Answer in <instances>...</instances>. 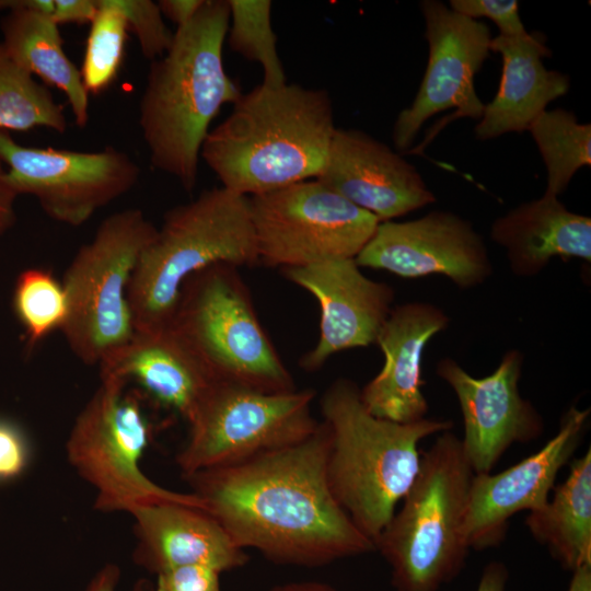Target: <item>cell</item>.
<instances>
[{
    "label": "cell",
    "instance_id": "1",
    "mask_svg": "<svg viewBox=\"0 0 591 591\" xmlns=\"http://www.w3.org/2000/svg\"><path fill=\"white\" fill-rule=\"evenodd\" d=\"M329 444L322 421L298 443L183 477L239 547L280 565L320 567L375 551L329 490Z\"/></svg>",
    "mask_w": 591,
    "mask_h": 591
},
{
    "label": "cell",
    "instance_id": "2",
    "mask_svg": "<svg viewBox=\"0 0 591 591\" xmlns=\"http://www.w3.org/2000/svg\"><path fill=\"white\" fill-rule=\"evenodd\" d=\"M232 105L200 150L223 187L253 197L320 175L337 128L326 90L259 83Z\"/></svg>",
    "mask_w": 591,
    "mask_h": 591
},
{
    "label": "cell",
    "instance_id": "3",
    "mask_svg": "<svg viewBox=\"0 0 591 591\" xmlns=\"http://www.w3.org/2000/svg\"><path fill=\"white\" fill-rule=\"evenodd\" d=\"M228 0H206L195 18L174 32L169 50L152 61L139 105V126L151 165L192 192L211 121L242 94L227 73L223 45Z\"/></svg>",
    "mask_w": 591,
    "mask_h": 591
},
{
    "label": "cell",
    "instance_id": "4",
    "mask_svg": "<svg viewBox=\"0 0 591 591\" xmlns=\"http://www.w3.org/2000/svg\"><path fill=\"white\" fill-rule=\"evenodd\" d=\"M320 408L331 433L329 490L375 545L418 473L420 442L449 431L452 421L424 418L401 424L375 417L348 379H338L325 390Z\"/></svg>",
    "mask_w": 591,
    "mask_h": 591
},
{
    "label": "cell",
    "instance_id": "5",
    "mask_svg": "<svg viewBox=\"0 0 591 591\" xmlns=\"http://www.w3.org/2000/svg\"><path fill=\"white\" fill-rule=\"evenodd\" d=\"M215 264L258 265L250 197L223 186L164 215L129 283L135 332L169 326L184 282Z\"/></svg>",
    "mask_w": 591,
    "mask_h": 591
},
{
    "label": "cell",
    "instance_id": "6",
    "mask_svg": "<svg viewBox=\"0 0 591 591\" xmlns=\"http://www.w3.org/2000/svg\"><path fill=\"white\" fill-rule=\"evenodd\" d=\"M474 474L450 430L421 450L418 473L375 542L396 591H438L464 567L462 525Z\"/></svg>",
    "mask_w": 591,
    "mask_h": 591
},
{
    "label": "cell",
    "instance_id": "7",
    "mask_svg": "<svg viewBox=\"0 0 591 591\" xmlns=\"http://www.w3.org/2000/svg\"><path fill=\"white\" fill-rule=\"evenodd\" d=\"M171 325L217 381L268 393L296 390L237 267L211 265L182 286Z\"/></svg>",
    "mask_w": 591,
    "mask_h": 591
},
{
    "label": "cell",
    "instance_id": "8",
    "mask_svg": "<svg viewBox=\"0 0 591 591\" xmlns=\"http://www.w3.org/2000/svg\"><path fill=\"white\" fill-rule=\"evenodd\" d=\"M155 233L157 227L140 209L114 212L69 264L61 281L68 315L60 331L85 364L99 366L132 337L128 288Z\"/></svg>",
    "mask_w": 591,
    "mask_h": 591
},
{
    "label": "cell",
    "instance_id": "9",
    "mask_svg": "<svg viewBox=\"0 0 591 591\" xmlns=\"http://www.w3.org/2000/svg\"><path fill=\"white\" fill-rule=\"evenodd\" d=\"M127 382L103 378L78 414L66 441L69 464L96 491L94 508L131 513L139 507L179 502L201 508L193 493L159 486L139 466L151 438L140 401L126 391Z\"/></svg>",
    "mask_w": 591,
    "mask_h": 591
},
{
    "label": "cell",
    "instance_id": "10",
    "mask_svg": "<svg viewBox=\"0 0 591 591\" xmlns=\"http://www.w3.org/2000/svg\"><path fill=\"white\" fill-rule=\"evenodd\" d=\"M312 389L268 393L216 381L189 419L188 438L176 455L183 476L230 466L298 443L318 427L311 414Z\"/></svg>",
    "mask_w": 591,
    "mask_h": 591
},
{
    "label": "cell",
    "instance_id": "11",
    "mask_svg": "<svg viewBox=\"0 0 591 591\" xmlns=\"http://www.w3.org/2000/svg\"><path fill=\"white\" fill-rule=\"evenodd\" d=\"M258 265L355 258L380 221L316 178L250 197Z\"/></svg>",
    "mask_w": 591,
    "mask_h": 591
},
{
    "label": "cell",
    "instance_id": "12",
    "mask_svg": "<svg viewBox=\"0 0 591 591\" xmlns=\"http://www.w3.org/2000/svg\"><path fill=\"white\" fill-rule=\"evenodd\" d=\"M0 161L18 195H32L48 217L72 227L129 192L140 175L138 164L114 147L96 152L25 147L5 130H0Z\"/></svg>",
    "mask_w": 591,
    "mask_h": 591
},
{
    "label": "cell",
    "instance_id": "13",
    "mask_svg": "<svg viewBox=\"0 0 591 591\" xmlns=\"http://www.w3.org/2000/svg\"><path fill=\"white\" fill-rule=\"evenodd\" d=\"M419 4L426 24L428 63L413 103L399 112L393 125L392 140L399 151L410 148L422 125L440 112L456 109L444 126L457 118L479 120L485 109L474 78L490 51L488 25L438 0Z\"/></svg>",
    "mask_w": 591,
    "mask_h": 591
},
{
    "label": "cell",
    "instance_id": "14",
    "mask_svg": "<svg viewBox=\"0 0 591 591\" xmlns=\"http://www.w3.org/2000/svg\"><path fill=\"white\" fill-rule=\"evenodd\" d=\"M355 262L360 268L387 270L402 278L439 274L460 288L480 285L493 274L480 234L470 221L449 211L380 222Z\"/></svg>",
    "mask_w": 591,
    "mask_h": 591
},
{
    "label": "cell",
    "instance_id": "15",
    "mask_svg": "<svg viewBox=\"0 0 591 591\" xmlns=\"http://www.w3.org/2000/svg\"><path fill=\"white\" fill-rule=\"evenodd\" d=\"M589 416L590 408L571 406L557 433L537 452L497 474H474L462 525L470 549L498 546L515 513L547 502L560 470L580 444Z\"/></svg>",
    "mask_w": 591,
    "mask_h": 591
},
{
    "label": "cell",
    "instance_id": "16",
    "mask_svg": "<svg viewBox=\"0 0 591 591\" xmlns=\"http://www.w3.org/2000/svg\"><path fill=\"white\" fill-rule=\"evenodd\" d=\"M522 363L517 349L506 352L484 378L472 376L452 358L437 363V374L459 399L464 424L461 441L475 474L490 473L513 443L532 441L544 431L542 416L519 392Z\"/></svg>",
    "mask_w": 591,
    "mask_h": 591
},
{
    "label": "cell",
    "instance_id": "17",
    "mask_svg": "<svg viewBox=\"0 0 591 591\" xmlns=\"http://www.w3.org/2000/svg\"><path fill=\"white\" fill-rule=\"evenodd\" d=\"M281 273L310 292L321 309L318 340L301 357L302 369L318 370L336 352L375 344L392 311L394 290L368 278L355 258L282 268Z\"/></svg>",
    "mask_w": 591,
    "mask_h": 591
},
{
    "label": "cell",
    "instance_id": "18",
    "mask_svg": "<svg viewBox=\"0 0 591 591\" xmlns=\"http://www.w3.org/2000/svg\"><path fill=\"white\" fill-rule=\"evenodd\" d=\"M317 181L380 222L436 201L418 170L371 135L336 128Z\"/></svg>",
    "mask_w": 591,
    "mask_h": 591
},
{
    "label": "cell",
    "instance_id": "19",
    "mask_svg": "<svg viewBox=\"0 0 591 591\" xmlns=\"http://www.w3.org/2000/svg\"><path fill=\"white\" fill-rule=\"evenodd\" d=\"M448 324V315L427 302H408L391 311L375 341L384 356L383 367L360 389L369 413L401 424L426 418L422 354L427 343Z\"/></svg>",
    "mask_w": 591,
    "mask_h": 591
},
{
    "label": "cell",
    "instance_id": "20",
    "mask_svg": "<svg viewBox=\"0 0 591 591\" xmlns=\"http://www.w3.org/2000/svg\"><path fill=\"white\" fill-rule=\"evenodd\" d=\"M135 520L134 561L152 573L183 566H207L220 573L250 557L206 510L179 502L139 507Z\"/></svg>",
    "mask_w": 591,
    "mask_h": 591
},
{
    "label": "cell",
    "instance_id": "21",
    "mask_svg": "<svg viewBox=\"0 0 591 591\" xmlns=\"http://www.w3.org/2000/svg\"><path fill=\"white\" fill-rule=\"evenodd\" d=\"M100 379L137 382L186 421L217 381L184 337L169 326L135 332L99 363Z\"/></svg>",
    "mask_w": 591,
    "mask_h": 591
},
{
    "label": "cell",
    "instance_id": "22",
    "mask_svg": "<svg viewBox=\"0 0 591 591\" xmlns=\"http://www.w3.org/2000/svg\"><path fill=\"white\" fill-rule=\"evenodd\" d=\"M490 50L502 57V74L494 100L485 104L474 132L489 140L507 132L528 130L548 103L570 88L567 74L545 68L543 58L552 56L541 32L491 38Z\"/></svg>",
    "mask_w": 591,
    "mask_h": 591
},
{
    "label": "cell",
    "instance_id": "23",
    "mask_svg": "<svg viewBox=\"0 0 591 591\" xmlns=\"http://www.w3.org/2000/svg\"><path fill=\"white\" fill-rule=\"evenodd\" d=\"M490 236L522 277L536 275L556 256L591 260L590 217L569 211L554 196L543 195L497 218Z\"/></svg>",
    "mask_w": 591,
    "mask_h": 591
},
{
    "label": "cell",
    "instance_id": "24",
    "mask_svg": "<svg viewBox=\"0 0 591 591\" xmlns=\"http://www.w3.org/2000/svg\"><path fill=\"white\" fill-rule=\"evenodd\" d=\"M10 12L2 19V46L10 57L32 76L58 88L67 97L78 127L89 120V93L80 69L62 48L58 25L51 16L7 0Z\"/></svg>",
    "mask_w": 591,
    "mask_h": 591
},
{
    "label": "cell",
    "instance_id": "25",
    "mask_svg": "<svg viewBox=\"0 0 591 591\" xmlns=\"http://www.w3.org/2000/svg\"><path fill=\"white\" fill-rule=\"evenodd\" d=\"M525 525L564 569L591 566V448L570 465L553 496L529 512Z\"/></svg>",
    "mask_w": 591,
    "mask_h": 591
},
{
    "label": "cell",
    "instance_id": "26",
    "mask_svg": "<svg viewBox=\"0 0 591 591\" xmlns=\"http://www.w3.org/2000/svg\"><path fill=\"white\" fill-rule=\"evenodd\" d=\"M547 170L544 195L557 197L582 166L591 165V125L564 108L542 112L528 129Z\"/></svg>",
    "mask_w": 591,
    "mask_h": 591
},
{
    "label": "cell",
    "instance_id": "27",
    "mask_svg": "<svg viewBox=\"0 0 591 591\" xmlns=\"http://www.w3.org/2000/svg\"><path fill=\"white\" fill-rule=\"evenodd\" d=\"M36 127L63 134L68 125L62 106L0 44V130Z\"/></svg>",
    "mask_w": 591,
    "mask_h": 591
},
{
    "label": "cell",
    "instance_id": "28",
    "mask_svg": "<svg viewBox=\"0 0 591 591\" xmlns=\"http://www.w3.org/2000/svg\"><path fill=\"white\" fill-rule=\"evenodd\" d=\"M230 21L225 39L232 51L263 68L262 83L287 82L271 23V1L228 0Z\"/></svg>",
    "mask_w": 591,
    "mask_h": 591
},
{
    "label": "cell",
    "instance_id": "29",
    "mask_svg": "<svg viewBox=\"0 0 591 591\" xmlns=\"http://www.w3.org/2000/svg\"><path fill=\"white\" fill-rule=\"evenodd\" d=\"M13 309L24 328L28 346L61 329L68 315L62 283L43 268L23 270L15 282Z\"/></svg>",
    "mask_w": 591,
    "mask_h": 591
},
{
    "label": "cell",
    "instance_id": "30",
    "mask_svg": "<svg viewBox=\"0 0 591 591\" xmlns=\"http://www.w3.org/2000/svg\"><path fill=\"white\" fill-rule=\"evenodd\" d=\"M95 1L97 12L91 22L80 73L88 93L100 94L119 73L129 28L117 10L104 0Z\"/></svg>",
    "mask_w": 591,
    "mask_h": 591
},
{
    "label": "cell",
    "instance_id": "31",
    "mask_svg": "<svg viewBox=\"0 0 591 591\" xmlns=\"http://www.w3.org/2000/svg\"><path fill=\"white\" fill-rule=\"evenodd\" d=\"M104 2L124 16L128 28L136 34L146 59L154 61L169 50L174 33L164 23L157 2L151 0H104Z\"/></svg>",
    "mask_w": 591,
    "mask_h": 591
},
{
    "label": "cell",
    "instance_id": "32",
    "mask_svg": "<svg viewBox=\"0 0 591 591\" xmlns=\"http://www.w3.org/2000/svg\"><path fill=\"white\" fill-rule=\"evenodd\" d=\"M449 7L471 19H489L498 26L500 35L519 36L526 33L515 0H451Z\"/></svg>",
    "mask_w": 591,
    "mask_h": 591
},
{
    "label": "cell",
    "instance_id": "33",
    "mask_svg": "<svg viewBox=\"0 0 591 591\" xmlns=\"http://www.w3.org/2000/svg\"><path fill=\"white\" fill-rule=\"evenodd\" d=\"M220 572L207 566H183L157 575L154 591H221Z\"/></svg>",
    "mask_w": 591,
    "mask_h": 591
},
{
    "label": "cell",
    "instance_id": "34",
    "mask_svg": "<svg viewBox=\"0 0 591 591\" xmlns=\"http://www.w3.org/2000/svg\"><path fill=\"white\" fill-rule=\"evenodd\" d=\"M28 445L19 427L0 419V480L19 476L28 462Z\"/></svg>",
    "mask_w": 591,
    "mask_h": 591
},
{
    "label": "cell",
    "instance_id": "35",
    "mask_svg": "<svg viewBox=\"0 0 591 591\" xmlns=\"http://www.w3.org/2000/svg\"><path fill=\"white\" fill-rule=\"evenodd\" d=\"M97 12L95 0H55L53 21L58 24L91 23Z\"/></svg>",
    "mask_w": 591,
    "mask_h": 591
},
{
    "label": "cell",
    "instance_id": "36",
    "mask_svg": "<svg viewBox=\"0 0 591 591\" xmlns=\"http://www.w3.org/2000/svg\"><path fill=\"white\" fill-rule=\"evenodd\" d=\"M206 0H161L158 5L162 15L182 27L190 22Z\"/></svg>",
    "mask_w": 591,
    "mask_h": 591
},
{
    "label": "cell",
    "instance_id": "37",
    "mask_svg": "<svg viewBox=\"0 0 591 591\" xmlns=\"http://www.w3.org/2000/svg\"><path fill=\"white\" fill-rule=\"evenodd\" d=\"M18 196L0 161V235L5 233L15 222L14 204Z\"/></svg>",
    "mask_w": 591,
    "mask_h": 591
},
{
    "label": "cell",
    "instance_id": "38",
    "mask_svg": "<svg viewBox=\"0 0 591 591\" xmlns=\"http://www.w3.org/2000/svg\"><path fill=\"white\" fill-rule=\"evenodd\" d=\"M509 572L501 561L487 564L480 575L476 591H506Z\"/></svg>",
    "mask_w": 591,
    "mask_h": 591
},
{
    "label": "cell",
    "instance_id": "39",
    "mask_svg": "<svg viewBox=\"0 0 591 591\" xmlns=\"http://www.w3.org/2000/svg\"><path fill=\"white\" fill-rule=\"evenodd\" d=\"M119 579V567L115 564H106L94 575L84 591H115Z\"/></svg>",
    "mask_w": 591,
    "mask_h": 591
},
{
    "label": "cell",
    "instance_id": "40",
    "mask_svg": "<svg viewBox=\"0 0 591 591\" xmlns=\"http://www.w3.org/2000/svg\"><path fill=\"white\" fill-rule=\"evenodd\" d=\"M266 591H337L333 586L322 581H290L270 587Z\"/></svg>",
    "mask_w": 591,
    "mask_h": 591
},
{
    "label": "cell",
    "instance_id": "41",
    "mask_svg": "<svg viewBox=\"0 0 591 591\" xmlns=\"http://www.w3.org/2000/svg\"><path fill=\"white\" fill-rule=\"evenodd\" d=\"M567 591H591V566H583L572 571Z\"/></svg>",
    "mask_w": 591,
    "mask_h": 591
},
{
    "label": "cell",
    "instance_id": "42",
    "mask_svg": "<svg viewBox=\"0 0 591 591\" xmlns=\"http://www.w3.org/2000/svg\"><path fill=\"white\" fill-rule=\"evenodd\" d=\"M131 591H154V584L149 580L140 579L135 583Z\"/></svg>",
    "mask_w": 591,
    "mask_h": 591
},
{
    "label": "cell",
    "instance_id": "43",
    "mask_svg": "<svg viewBox=\"0 0 591 591\" xmlns=\"http://www.w3.org/2000/svg\"><path fill=\"white\" fill-rule=\"evenodd\" d=\"M8 9L7 7V0H0V10Z\"/></svg>",
    "mask_w": 591,
    "mask_h": 591
}]
</instances>
